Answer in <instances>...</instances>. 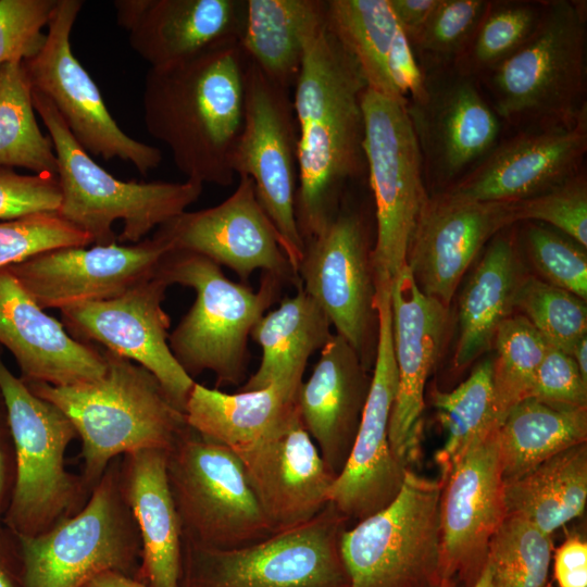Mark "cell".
I'll use <instances>...</instances> for the list:
<instances>
[{
  "instance_id": "8",
  "label": "cell",
  "mask_w": 587,
  "mask_h": 587,
  "mask_svg": "<svg viewBox=\"0 0 587 587\" xmlns=\"http://www.w3.org/2000/svg\"><path fill=\"white\" fill-rule=\"evenodd\" d=\"M348 521L328 502L309 522L245 547L183 539L180 587H348L340 553Z\"/></svg>"
},
{
  "instance_id": "3",
  "label": "cell",
  "mask_w": 587,
  "mask_h": 587,
  "mask_svg": "<svg viewBox=\"0 0 587 587\" xmlns=\"http://www.w3.org/2000/svg\"><path fill=\"white\" fill-rule=\"evenodd\" d=\"M102 377L72 386L24 383L70 419L82 440V478L92 491L114 459L142 449L168 451L188 429L185 413L143 366L102 351Z\"/></svg>"
},
{
  "instance_id": "53",
  "label": "cell",
  "mask_w": 587,
  "mask_h": 587,
  "mask_svg": "<svg viewBox=\"0 0 587 587\" xmlns=\"http://www.w3.org/2000/svg\"><path fill=\"white\" fill-rule=\"evenodd\" d=\"M0 587H25L18 539L5 527L0 533Z\"/></svg>"
},
{
  "instance_id": "42",
  "label": "cell",
  "mask_w": 587,
  "mask_h": 587,
  "mask_svg": "<svg viewBox=\"0 0 587 587\" xmlns=\"http://www.w3.org/2000/svg\"><path fill=\"white\" fill-rule=\"evenodd\" d=\"M514 307L524 312L549 346L570 355L578 340L587 335L586 301L538 278L521 280Z\"/></svg>"
},
{
  "instance_id": "56",
  "label": "cell",
  "mask_w": 587,
  "mask_h": 587,
  "mask_svg": "<svg viewBox=\"0 0 587 587\" xmlns=\"http://www.w3.org/2000/svg\"><path fill=\"white\" fill-rule=\"evenodd\" d=\"M473 587H492V584H491V570H490V565L487 561L480 576L478 577V579L476 580V583L474 584Z\"/></svg>"
},
{
  "instance_id": "23",
  "label": "cell",
  "mask_w": 587,
  "mask_h": 587,
  "mask_svg": "<svg viewBox=\"0 0 587 587\" xmlns=\"http://www.w3.org/2000/svg\"><path fill=\"white\" fill-rule=\"evenodd\" d=\"M514 202L428 195L409 246L407 266L425 295L445 307L479 251L515 224Z\"/></svg>"
},
{
  "instance_id": "10",
  "label": "cell",
  "mask_w": 587,
  "mask_h": 587,
  "mask_svg": "<svg viewBox=\"0 0 587 587\" xmlns=\"http://www.w3.org/2000/svg\"><path fill=\"white\" fill-rule=\"evenodd\" d=\"M441 483L408 469L397 497L346 528L340 553L348 587H438Z\"/></svg>"
},
{
  "instance_id": "33",
  "label": "cell",
  "mask_w": 587,
  "mask_h": 587,
  "mask_svg": "<svg viewBox=\"0 0 587 587\" xmlns=\"http://www.w3.org/2000/svg\"><path fill=\"white\" fill-rule=\"evenodd\" d=\"M295 409L296 395L275 385L227 394L195 382L185 416L199 435L236 451L263 438Z\"/></svg>"
},
{
  "instance_id": "2",
  "label": "cell",
  "mask_w": 587,
  "mask_h": 587,
  "mask_svg": "<svg viewBox=\"0 0 587 587\" xmlns=\"http://www.w3.org/2000/svg\"><path fill=\"white\" fill-rule=\"evenodd\" d=\"M247 64L239 40H229L147 72L146 128L168 148L186 179L233 183L230 157L243 125Z\"/></svg>"
},
{
  "instance_id": "26",
  "label": "cell",
  "mask_w": 587,
  "mask_h": 587,
  "mask_svg": "<svg viewBox=\"0 0 587 587\" xmlns=\"http://www.w3.org/2000/svg\"><path fill=\"white\" fill-rule=\"evenodd\" d=\"M113 7L132 49L150 67L239 40L246 16V0H115Z\"/></svg>"
},
{
  "instance_id": "30",
  "label": "cell",
  "mask_w": 587,
  "mask_h": 587,
  "mask_svg": "<svg viewBox=\"0 0 587 587\" xmlns=\"http://www.w3.org/2000/svg\"><path fill=\"white\" fill-rule=\"evenodd\" d=\"M330 327L322 308L299 286L295 296L284 298L252 328L250 336L261 347L262 358L240 391L275 385L296 395L309 358L334 335Z\"/></svg>"
},
{
  "instance_id": "50",
  "label": "cell",
  "mask_w": 587,
  "mask_h": 587,
  "mask_svg": "<svg viewBox=\"0 0 587 587\" xmlns=\"http://www.w3.org/2000/svg\"><path fill=\"white\" fill-rule=\"evenodd\" d=\"M558 587H587V542L579 535L565 539L552 554Z\"/></svg>"
},
{
  "instance_id": "4",
  "label": "cell",
  "mask_w": 587,
  "mask_h": 587,
  "mask_svg": "<svg viewBox=\"0 0 587 587\" xmlns=\"http://www.w3.org/2000/svg\"><path fill=\"white\" fill-rule=\"evenodd\" d=\"M157 274L168 285L190 287L196 299L168 336L171 351L193 378L212 372L218 386H238L246 379L247 344L258 321L276 301L282 282L262 273L258 290L227 278L218 264L183 250H170Z\"/></svg>"
},
{
  "instance_id": "38",
  "label": "cell",
  "mask_w": 587,
  "mask_h": 587,
  "mask_svg": "<svg viewBox=\"0 0 587 587\" xmlns=\"http://www.w3.org/2000/svg\"><path fill=\"white\" fill-rule=\"evenodd\" d=\"M491 371L492 362L486 360L451 391H432V403L447 434L442 448L435 455L440 477L475 441L498 426Z\"/></svg>"
},
{
  "instance_id": "6",
  "label": "cell",
  "mask_w": 587,
  "mask_h": 587,
  "mask_svg": "<svg viewBox=\"0 0 587 587\" xmlns=\"http://www.w3.org/2000/svg\"><path fill=\"white\" fill-rule=\"evenodd\" d=\"M586 1L548 0L532 37L482 78L498 117L521 129L586 113Z\"/></svg>"
},
{
  "instance_id": "20",
  "label": "cell",
  "mask_w": 587,
  "mask_h": 587,
  "mask_svg": "<svg viewBox=\"0 0 587 587\" xmlns=\"http://www.w3.org/2000/svg\"><path fill=\"white\" fill-rule=\"evenodd\" d=\"M153 236L171 250L193 252L228 267L243 283L261 270L283 284L301 286L252 180L246 176L239 177L236 189L223 202L185 211L159 226Z\"/></svg>"
},
{
  "instance_id": "51",
  "label": "cell",
  "mask_w": 587,
  "mask_h": 587,
  "mask_svg": "<svg viewBox=\"0 0 587 587\" xmlns=\"http://www.w3.org/2000/svg\"><path fill=\"white\" fill-rule=\"evenodd\" d=\"M15 479V447L9 412L0 389V533L3 516L9 505Z\"/></svg>"
},
{
  "instance_id": "52",
  "label": "cell",
  "mask_w": 587,
  "mask_h": 587,
  "mask_svg": "<svg viewBox=\"0 0 587 587\" xmlns=\"http://www.w3.org/2000/svg\"><path fill=\"white\" fill-rule=\"evenodd\" d=\"M397 22L411 43L422 32L439 0H389Z\"/></svg>"
},
{
  "instance_id": "25",
  "label": "cell",
  "mask_w": 587,
  "mask_h": 587,
  "mask_svg": "<svg viewBox=\"0 0 587 587\" xmlns=\"http://www.w3.org/2000/svg\"><path fill=\"white\" fill-rule=\"evenodd\" d=\"M234 452L273 533L309 522L329 502L336 476L305 430L297 405L263 438Z\"/></svg>"
},
{
  "instance_id": "57",
  "label": "cell",
  "mask_w": 587,
  "mask_h": 587,
  "mask_svg": "<svg viewBox=\"0 0 587 587\" xmlns=\"http://www.w3.org/2000/svg\"><path fill=\"white\" fill-rule=\"evenodd\" d=\"M438 587H461L455 579H442Z\"/></svg>"
},
{
  "instance_id": "5",
  "label": "cell",
  "mask_w": 587,
  "mask_h": 587,
  "mask_svg": "<svg viewBox=\"0 0 587 587\" xmlns=\"http://www.w3.org/2000/svg\"><path fill=\"white\" fill-rule=\"evenodd\" d=\"M32 99L55 152L62 193L57 213L90 236L93 245L115 242L112 225L116 220L123 222L118 241L139 242L199 199L203 185L193 180L146 183L114 177L74 139L46 96L32 88Z\"/></svg>"
},
{
  "instance_id": "17",
  "label": "cell",
  "mask_w": 587,
  "mask_h": 587,
  "mask_svg": "<svg viewBox=\"0 0 587 587\" xmlns=\"http://www.w3.org/2000/svg\"><path fill=\"white\" fill-rule=\"evenodd\" d=\"M477 82L453 68L429 73L424 97L407 103L432 195L455 184L499 141L501 120Z\"/></svg>"
},
{
  "instance_id": "27",
  "label": "cell",
  "mask_w": 587,
  "mask_h": 587,
  "mask_svg": "<svg viewBox=\"0 0 587 587\" xmlns=\"http://www.w3.org/2000/svg\"><path fill=\"white\" fill-rule=\"evenodd\" d=\"M0 344L25 383L72 386L105 373L103 353L75 339L48 315L7 270H0Z\"/></svg>"
},
{
  "instance_id": "21",
  "label": "cell",
  "mask_w": 587,
  "mask_h": 587,
  "mask_svg": "<svg viewBox=\"0 0 587 587\" xmlns=\"http://www.w3.org/2000/svg\"><path fill=\"white\" fill-rule=\"evenodd\" d=\"M171 247L152 237L133 245L63 247L7 267L41 309L117 297L152 277Z\"/></svg>"
},
{
  "instance_id": "46",
  "label": "cell",
  "mask_w": 587,
  "mask_h": 587,
  "mask_svg": "<svg viewBox=\"0 0 587 587\" xmlns=\"http://www.w3.org/2000/svg\"><path fill=\"white\" fill-rule=\"evenodd\" d=\"M524 239L533 263L549 284L587 300L586 248L554 228L532 222Z\"/></svg>"
},
{
  "instance_id": "1",
  "label": "cell",
  "mask_w": 587,
  "mask_h": 587,
  "mask_svg": "<svg viewBox=\"0 0 587 587\" xmlns=\"http://www.w3.org/2000/svg\"><path fill=\"white\" fill-rule=\"evenodd\" d=\"M294 87L298 129L295 213L305 241L335 216L346 185L366 170L362 95L367 85L324 21L307 40Z\"/></svg>"
},
{
  "instance_id": "16",
  "label": "cell",
  "mask_w": 587,
  "mask_h": 587,
  "mask_svg": "<svg viewBox=\"0 0 587 587\" xmlns=\"http://www.w3.org/2000/svg\"><path fill=\"white\" fill-rule=\"evenodd\" d=\"M375 305L377 341L370 391L348 460L328 494V501L357 522L397 497L409 469L395 457L388 438L398 387L389 288L376 289Z\"/></svg>"
},
{
  "instance_id": "15",
  "label": "cell",
  "mask_w": 587,
  "mask_h": 587,
  "mask_svg": "<svg viewBox=\"0 0 587 587\" xmlns=\"http://www.w3.org/2000/svg\"><path fill=\"white\" fill-rule=\"evenodd\" d=\"M366 224L358 212L340 207L316 235L304 241L298 276L304 291L322 308L369 370L377 341L376 288Z\"/></svg>"
},
{
  "instance_id": "54",
  "label": "cell",
  "mask_w": 587,
  "mask_h": 587,
  "mask_svg": "<svg viewBox=\"0 0 587 587\" xmlns=\"http://www.w3.org/2000/svg\"><path fill=\"white\" fill-rule=\"evenodd\" d=\"M83 587H147L141 582L126 574L108 571L88 580Z\"/></svg>"
},
{
  "instance_id": "48",
  "label": "cell",
  "mask_w": 587,
  "mask_h": 587,
  "mask_svg": "<svg viewBox=\"0 0 587 587\" xmlns=\"http://www.w3.org/2000/svg\"><path fill=\"white\" fill-rule=\"evenodd\" d=\"M62 199L57 176L23 175L0 166V220L8 221L42 212H57Z\"/></svg>"
},
{
  "instance_id": "29",
  "label": "cell",
  "mask_w": 587,
  "mask_h": 587,
  "mask_svg": "<svg viewBox=\"0 0 587 587\" xmlns=\"http://www.w3.org/2000/svg\"><path fill=\"white\" fill-rule=\"evenodd\" d=\"M120 483L141 541L134 578L147 587H180L183 533L167 478V451L122 455Z\"/></svg>"
},
{
  "instance_id": "39",
  "label": "cell",
  "mask_w": 587,
  "mask_h": 587,
  "mask_svg": "<svg viewBox=\"0 0 587 587\" xmlns=\"http://www.w3.org/2000/svg\"><path fill=\"white\" fill-rule=\"evenodd\" d=\"M548 0H488L453 70L482 79L515 53L536 32Z\"/></svg>"
},
{
  "instance_id": "41",
  "label": "cell",
  "mask_w": 587,
  "mask_h": 587,
  "mask_svg": "<svg viewBox=\"0 0 587 587\" xmlns=\"http://www.w3.org/2000/svg\"><path fill=\"white\" fill-rule=\"evenodd\" d=\"M552 552L551 535L507 514L488 548L492 587H550Z\"/></svg>"
},
{
  "instance_id": "44",
  "label": "cell",
  "mask_w": 587,
  "mask_h": 587,
  "mask_svg": "<svg viewBox=\"0 0 587 587\" xmlns=\"http://www.w3.org/2000/svg\"><path fill=\"white\" fill-rule=\"evenodd\" d=\"M90 245V236L57 212L0 221V270L45 251Z\"/></svg>"
},
{
  "instance_id": "47",
  "label": "cell",
  "mask_w": 587,
  "mask_h": 587,
  "mask_svg": "<svg viewBox=\"0 0 587 587\" xmlns=\"http://www.w3.org/2000/svg\"><path fill=\"white\" fill-rule=\"evenodd\" d=\"M58 0H0V65L24 61L42 47Z\"/></svg>"
},
{
  "instance_id": "28",
  "label": "cell",
  "mask_w": 587,
  "mask_h": 587,
  "mask_svg": "<svg viewBox=\"0 0 587 587\" xmlns=\"http://www.w3.org/2000/svg\"><path fill=\"white\" fill-rule=\"evenodd\" d=\"M367 371L350 344L334 334L296 394L301 422L335 476L344 469L360 426L372 379Z\"/></svg>"
},
{
  "instance_id": "22",
  "label": "cell",
  "mask_w": 587,
  "mask_h": 587,
  "mask_svg": "<svg viewBox=\"0 0 587 587\" xmlns=\"http://www.w3.org/2000/svg\"><path fill=\"white\" fill-rule=\"evenodd\" d=\"M586 152L587 112L571 124L521 128L444 191L482 202L524 200L580 172Z\"/></svg>"
},
{
  "instance_id": "35",
  "label": "cell",
  "mask_w": 587,
  "mask_h": 587,
  "mask_svg": "<svg viewBox=\"0 0 587 587\" xmlns=\"http://www.w3.org/2000/svg\"><path fill=\"white\" fill-rule=\"evenodd\" d=\"M497 438L505 483L562 450L587 442V408L560 407L526 398L497 426Z\"/></svg>"
},
{
  "instance_id": "49",
  "label": "cell",
  "mask_w": 587,
  "mask_h": 587,
  "mask_svg": "<svg viewBox=\"0 0 587 587\" xmlns=\"http://www.w3.org/2000/svg\"><path fill=\"white\" fill-rule=\"evenodd\" d=\"M529 398L553 405L587 408V380L570 354L548 345Z\"/></svg>"
},
{
  "instance_id": "14",
  "label": "cell",
  "mask_w": 587,
  "mask_h": 587,
  "mask_svg": "<svg viewBox=\"0 0 587 587\" xmlns=\"http://www.w3.org/2000/svg\"><path fill=\"white\" fill-rule=\"evenodd\" d=\"M82 8L80 0H58L45 43L22 62L27 79L33 89L51 101L85 151L105 160L130 162L147 175L162 162L160 149L121 129L99 87L72 51L71 33Z\"/></svg>"
},
{
  "instance_id": "37",
  "label": "cell",
  "mask_w": 587,
  "mask_h": 587,
  "mask_svg": "<svg viewBox=\"0 0 587 587\" xmlns=\"http://www.w3.org/2000/svg\"><path fill=\"white\" fill-rule=\"evenodd\" d=\"M22 62L0 65V166L57 176L53 145L38 126Z\"/></svg>"
},
{
  "instance_id": "45",
  "label": "cell",
  "mask_w": 587,
  "mask_h": 587,
  "mask_svg": "<svg viewBox=\"0 0 587 587\" xmlns=\"http://www.w3.org/2000/svg\"><path fill=\"white\" fill-rule=\"evenodd\" d=\"M517 222H541L587 247V179L583 168L564 182L514 202Z\"/></svg>"
},
{
  "instance_id": "9",
  "label": "cell",
  "mask_w": 587,
  "mask_h": 587,
  "mask_svg": "<svg viewBox=\"0 0 587 587\" xmlns=\"http://www.w3.org/2000/svg\"><path fill=\"white\" fill-rule=\"evenodd\" d=\"M120 464L121 457L111 461L77 514L35 537H17L25 587H83L108 571L135 576L141 541Z\"/></svg>"
},
{
  "instance_id": "31",
  "label": "cell",
  "mask_w": 587,
  "mask_h": 587,
  "mask_svg": "<svg viewBox=\"0 0 587 587\" xmlns=\"http://www.w3.org/2000/svg\"><path fill=\"white\" fill-rule=\"evenodd\" d=\"M503 232L488 242L460 297L459 337L453 359L458 370L469 366L491 348L500 324L514 308L522 277L513 240Z\"/></svg>"
},
{
  "instance_id": "32",
  "label": "cell",
  "mask_w": 587,
  "mask_h": 587,
  "mask_svg": "<svg viewBox=\"0 0 587 587\" xmlns=\"http://www.w3.org/2000/svg\"><path fill=\"white\" fill-rule=\"evenodd\" d=\"M326 0H246L240 47L282 87L295 86L308 38L323 24Z\"/></svg>"
},
{
  "instance_id": "18",
  "label": "cell",
  "mask_w": 587,
  "mask_h": 587,
  "mask_svg": "<svg viewBox=\"0 0 587 587\" xmlns=\"http://www.w3.org/2000/svg\"><path fill=\"white\" fill-rule=\"evenodd\" d=\"M439 480L441 578L473 587L487 563L489 542L507 516L497 427Z\"/></svg>"
},
{
  "instance_id": "40",
  "label": "cell",
  "mask_w": 587,
  "mask_h": 587,
  "mask_svg": "<svg viewBox=\"0 0 587 587\" xmlns=\"http://www.w3.org/2000/svg\"><path fill=\"white\" fill-rule=\"evenodd\" d=\"M491 382L498 425L519 402L529 398L548 344L524 315L509 316L495 339Z\"/></svg>"
},
{
  "instance_id": "34",
  "label": "cell",
  "mask_w": 587,
  "mask_h": 587,
  "mask_svg": "<svg viewBox=\"0 0 587 587\" xmlns=\"http://www.w3.org/2000/svg\"><path fill=\"white\" fill-rule=\"evenodd\" d=\"M507 514L552 535L584 513L587 442L562 450L524 475L504 483Z\"/></svg>"
},
{
  "instance_id": "7",
  "label": "cell",
  "mask_w": 587,
  "mask_h": 587,
  "mask_svg": "<svg viewBox=\"0 0 587 587\" xmlns=\"http://www.w3.org/2000/svg\"><path fill=\"white\" fill-rule=\"evenodd\" d=\"M0 389L15 447V479L2 523L16 537H35L77 514L91 491L65 466L67 447L78 437L70 419L36 396L1 357Z\"/></svg>"
},
{
  "instance_id": "24",
  "label": "cell",
  "mask_w": 587,
  "mask_h": 587,
  "mask_svg": "<svg viewBox=\"0 0 587 587\" xmlns=\"http://www.w3.org/2000/svg\"><path fill=\"white\" fill-rule=\"evenodd\" d=\"M390 310L398 387L388 438L395 457L409 467L419 453L425 386L440 355L448 308L422 292L405 266L390 285Z\"/></svg>"
},
{
  "instance_id": "13",
  "label": "cell",
  "mask_w": 587,
  "mask_h": 587,
  "mask_svg": "<svg viewBox=\"0 0 587 587\" xmlns=\"http://www.w3.org/2000/svg\"><path fill=\"white\" fill-rule=\"evenodd\" d=\"M235 175L253 183L294 271L304 252L295 202L298 189V129L289 89L270 79L248 60L245 116L230 157Z\"/></svg>"
},
{
  "instance_id": "55",
  "label": "cell",
  "mask_w": 587,
  "mask_h": 587,
  "mask_svg": "<svg viewBox=\"0 0 587 587\" xmlns=\"http://www.w3.org/2000/svg\"><path fill=\"white\" fill-rule=\"evenodd\" d=\"M571 357L575 361L583 378L587 380V335L578 340Z\"/></svg>"
},
{
  "instance_id": "43",
  "label": "cell",
  "mask_w": 587,
  "mask_h": 587,
  "mask_svg": "<svg viewBox=\"0 0 587 587\" xmlns=\"http://www.w3.org/2000/svg\"><path fill=\"white\" fill-rule=\"evenodd\" d=\"M488 0H439L410 43L424 75L451 70L470 41Z\"/></svg>"
},
{
  "instance_id": "12",
  "label": "cell",
  "mask_w": 587,
  "mask_h": 587,
  "mask_svg": "<svg viewBox=\"0 0 587 587\" xmlns=\"http://www.w3.org/2000/svg\"><path fill=\"white\" fill-rule=\"evenodd\" d=\"M167 478L184 540L234 549L273 534L230 448L188 427L167 451Z\"/></svg>"
},
{
  "instance_id": "19",
  "label": "cell",
  "mask_w": 587,
  "mask_h": 587,
  "mask_svg": "<svg viewBox=\"0 0 587 587\" xmlns=\"http://www.w3.org/2000/svg\"><path fill=\"white\" fill-rule=\"evenodd\" d=\"M167 287L155 272L117 297L60 311L71 336L86 344L99 342L105 350L147 369L185 413L195 380L168 346L170 317L162 308Z\"/></svg>"
},
{
  "instance_id": "11",
  "label": "cell",
  "mask_w": 587,
  "mask_h": 587,
  "mask_svg": "<svg viewBox=\"0 0 587 587\" xmlns=\"http://www.w3.org/2000/svg\"><path fill=\"white\" fill-rule=\"evenodd\" d=\"M362 109L366 171L376 218L371 263L375 288H390L407 266L411 238L428 192L407 103L366 88Z\"/></svg>"
},
{
  "instance_id": "36",
  "label": "cell",
  "mask_w": 587,
  "mask_h": 587,
  "mask_svg": "<svg viewBox=\"0 0 587 587\" xmlns=\"http://www.w3.org/2000/svg\"><path fill=\"white\" fill-rule=\"evenodd\" d=\"M325 23L357 62L369 89L408 103L388 72L391 47L400 30L389 0H326Z\"/></svg>"
}]
</instances>
